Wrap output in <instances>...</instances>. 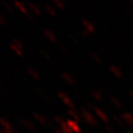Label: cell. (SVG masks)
Listing matches in <instances>:
<instances>
[{
    "instance_id": "cell-6",
    "label": "cell",
    "mask_w": 133,
    "mask_h": 133,
    "mask_svg": "<svg viewBox=\"0 0 133 133\" xmlns=\"http://www.w3.org/2000/svg\"><path fill=\"white\" fill-rule=\"evenodd\" d=\"M94 111H95V114H97V116L99 117V118L102 120V121H104L105 123L108 124V121H109V117H108V115H107V114H105V111L103 110L102 109H100V108H97L96 107L95 109H94Z\"/></svg>"
},
{
    "instance_id": "cell-14",
    "label": "cell",
    "mask_w": 133,
    "mask_h": 133,
    "mask_svg": "<svg viewBox=\"0 0 133 133\" xmlns=\"http://www.w3.org/2000/svg\"><path fill=\"white\" fill-rule=\"evenodd\" d=\"M14 4H15V6H16V7H17V8L22 12V13H24V14H26V15L29 14L28 10H27V8L25 7V5H24L23 2H20V1H14Z\"/></svg>"
},
{
    "instance_id": "cell-7",
    "label": "cell",
    "mask_w": 133,
    "mask_h": 133,
    "mask_svg": "<svg viewBox=\"0 0 133 133\" xmlns=\"http://www.w3.org/2000/svg\"><path fill=\"white\" fill-rule=\"evenodd\" d=\"M0 124H1V126H2V129H4V130H8V131H13V132H15V133H18V131L8 122V120H6V119L3 118V117L0 118Z\"/></svg>"
},
{
    "instance_id": "cell-17",
    "label": "cell",
    "mask_w": 133,
    "mask_h": 133,
    "mask_svg": "<svg viewBox=\"0 0 133 133\" xmlns=\"http://www.w3.org/2000/svg\"><path fill=\"white\" fill-rule=\"evenodd\" d=\"M59 129H60V130H61L63 133H74L71 130V128H70V127L67 125L66 121H65L64 123L60 124V126H59Z\"/></svg>"
},
{
    "instance_id": "cell-38",
    "label": "cell",
    "mask_w": 133,
    "mask_h": 133,
    "mask_svg": "<svg viewBox=\"0 0 133 133\" xmlns=\"http://www.w3.org/2000/svg\"><path fill=\"white\" fill-rule=\"evenodd\" d=\"M0 133H5L4 130H3V129H1V130H0Z\"/></svg>"
},
{
    "instance_id": "cell-4",
    "label": "cell",
    "mask_w": 133,
    "mask_h": 133,
    "mask_svg": "<svg viewBox=\"0 0 133 133\" xmlns=\"http://www.w3.org/2000/svg\"><path fill=\"white\" fill-rule=\"evenodd\" d=\"M15 119H17L20 123L22 124L23 126H25L27 129H29L30 131H33V132L36 131V126L34 125V123H32V121H30V120L26 118H19V117H17V118L15 117Z\"/></svg>"
},
{
    "instance_id": "cell-8",
    "label": "cell",
    "mask_w": 133,
    "mask_h": 133,
    "mask_svg": "<svg viewBox=\"0 0 133 133\" xmlns=\"http://www.w3.org/2000/svg\"><path fill=\"white\" fill-rule=\"evenodd\" d=\"M43 35L50 42H52V43L56 42V38H55V36H54V34H53V32L51 30H49V29H43Z\"/></svg>"
},
{
    "instance_id": "cell-25",
    "label": "cell",
    "mask_w": 133,
    "mask_h": 133,
    "mask_svg": "<svg viewBox=\"0 0 133 133\" xmlns=\"http://www.w3.org/2000/svg\"><path fill=\"white\" fill-rule=\"evenodd\" d=\"M12 43H14L15 45H16V46H18L20 49H23V48H23V43H21L20 41H18L17 38H13V39H12Z\"/></svg>"
},
{
    "instance_id": "cell-2",
    "label": "cell",
    "mask_w": 133,
    "mask_h": 133,
    "mask_svg": "<svg viewBox=\"0 0 133 133\" xmlns=\"http://www.w3.org/2000/svg\"><path fill=\"white\" fill-rule=\"evenodd\" d=\"M58 97L60 98L62 100V102L65 104L66 105H68L69 107V109H75V105H74V103L72 102V100L68 97V96L64 93V92H61V91H59L58 92Z\"/></svg>"
},
{
    "instance_id": "cell-3",
    "label": "cell",
    "mask_w": 133,
    "mask_h": 133,
    "mask_svg": "<svg viewBox=\"0 0 133 133\" xmlns=\"http://www.w3.org/2000/svg\"><path fill=\"white\" fill-rule=\"evenodd\" d=\"M120 117L133 130V114L126 112V111H123V112H121V114H120Z\"/></svg>"
},
{
    "instance_id": "cell-39",
    "label": "cell",
    "mask_w": 133,
    "mask_h": 133,
    "mask_svg": "<svg viewBox=\"0 0 133 133\" xmlns=\"http://www.w3.org/2000/svg\"><path fill=\"white\" fill-rule=\"evenodd\" d=\"M130 95H131V97L133 98V91H132V92H130Z\"/></svg>"
},
{
    "instance_id": "cell-20",
    "label": "cell",
    "mask_w": 133,
    "mask_h": 133,
    "mask_svg": "<svg viewBox=\"0 0 133 133\" xmlns=\"http://www.w3.org/2000/svg\"><path fill=\"white\" fill-rule=\"evenodd\" d=\"M110 101H111V103H112L117 109H122V105H121V103L119 102L118 99H116L115 97H110Z\"/></svg>"
},
{
    "instance_id": "cell-34",
    "label": "cell",
    "mask_w": 133,
    "mask_h": 133,
    "mask_svg": "<svg viewBox=\"0 0 133 133\" xmlns=\"http://www.w3.org/2000/svg\"><path fill=\"white\" fill-rule=\"evenodd\" d=\"M0 24L4 25L5 24V20L3 18V15H0Z\"/></svg>"
},
{
    "instance_id": "cell-31",
    "label": "cell",
    "mask_w": 133,
    "mask_h": 133,
    "mask_svg": "<svg viewBox=\"0 0 133 133\" xmlns=\"http://www.w3.org/2000/svg\"><path fill=\"white\" fill-rule=\"evenodd\" d=\"M57 45H58V46L60 48V49H62V50H65V49H66V48H65V45H64L62 43H60V42L57 43Z\"/></svg>"
},
{
    "instance_id": "cell-5",
    "label": "cell",
    "mask_w": 133,
    "mask_h": 133,
    "mask_svg": "<svg viewBox=\"0 0 133 133\" xmlns=\"http://www.w3.org/2000/svg\"><path fill=\"white\" fill-rule=\"evenodd\" d=\"M66 123H67V125H68V126L71 128V130L74 133H82V130H81V128H80V126H79V124H78V122L74 121L73 119H71V118L66 119Z\"/></svg>"
},
{
    "instance_id": "cell-12",
    "label": "cell",
    "mask_w": 133,
    "mask_h": 133,
    "mask_svg": "<svg viewBox=\"0 0 133 133\" xmlns=\"http://www.w3.org/2000/svg\"><path fill=\"white\" fill-rule=\"evenodd\" d=\"M61 77L64 79L65 82H67L68 84H70V85H73L74 84V79H73V77L70 75V74H68L67 72H61Z\"/></svg>"
},
{
    "instance_id": "cell-19",
    "label": "cell",
    "mask_w": 133,
    "mask_h": 133,
    "mask_svg": "<svg viewBox=\"0 0 133 133\" xmlns=\"http://www.w3.org/2000/svg\"><path fill=\"white\" fill-rule=\"evenodd\" d=\"M92 96H93V98H94L96 101H98V102H101L102 99H103L102 94H101V92H99V91L93 90L92 91Z\"/></svg>"
},
{
    "instance_id": "cell-32",
    "label": "cell",
    "mask_w": 133,
    "mask_h": 133,
    "mask_svg": "<svg viewBox=\"0 0 133 133\" xmlns=\"http://www.w3.org/2000/svg\"><path fill=\"white\" fill-rule=\"evenodd\" d=\"M88 35H89V32H88L87 30H83V31H82V36H83V37H87Z\"/></svg>"
},
{
    "instance_id": "cell-27",
    "label": "cell",
    "mask_w": 133,
    "mask_h": 133,
    "mask_svg": "<svg viewBox=\"0 0 133 133\" xmlns=\"http://www.w3.org/2000/svg\"><path fill=\"white\" fill-rule=\"evenodd\" d=\"M36 90H37V92H38V94H39V95H41V96H42V97H43V99H44V100H45V101H48V96L45 95V93H44V92H43V91L42 90V89H39V88H37Z\"/></svg>"
},
{
    "instance_id": "cell-30",
    "label": "cell",
    "mask_w": 133,
    "mask_h": 133,
    "mask_svg": "<svg viewBox=\"0 0 133 133\" xmlns=\"http://www.w3.org/2000/svg\"><path fill=\"white\" fill-rule=\"evenodd\" d=\"M2 3H3V5L5 6V8H6V9L8 10V11H10V12H12V11H13V9H12V7H11V5H10L9 3L5 2V1H3Z\"/></svg>"
},
{
    "instance_id": "cell-35",
    "label": "cell",
    "mask_w": 133,
    "mask_h": 133,
    "mask_svg": "<svg viewBox=\"0 0 133 133\" xmlns=\"http://www.w3.org/2000/svg\"><path fill=\"white\" fill-rule=\"evenodd\" d=\"M27 16H28V19L30 20V21H34V18H33V16H32V15L28 14Z\"/></svg>"
},
{
    "instance_id": "cell-41",
    "label": "cell",
    "mask_w": 133,
    "mask_h": 133,
    "mask_svg": "<svg viewBox=\"0 0 133 133\" xmlns=\"http://www.w3.org/2000/svg\"><path fill=\"white\" fill-rule=\"evenodd\" d=\"M127 133H133V132H132V131H129V130H128V131H127Z\"/></svg>"
},
{
    "instance_id": "cell-9",
    "label": "cell",
    "mask_w": 133,
    "mask_h": 133,
    "mask_svg": "<svg viewBox=\"0 0 133 133\" xmlns=\"http://www.w3.org/2000/svg\"><path fill=\"white\" fill-rule=\"evenodd\" d=\"M33 116L34 118L36 119V120H38V122L41 124H43V125H44V124H46V122H48V119L44 115H43V114H38V112H34L33 114Z\"/></svg>"
},
{
    "instance_id": "cell-26",
    "label": "cell",
    "mask_w": 133,
    "mask_h": 133,
    "mask_svg": "<svg viewBox=\"0 0 133 133\" xmlns=\"http://www.w3.org/2000/svg\"><path fill=\"white\" fill-rule=\"evenodd\" d=\"M90 55L91 57L93 58V59H95L96 61H97V63H102V59H101L100 57L98 56V54L95 52H90Z\"/></svg>"
},
{
    "instance_id": "cell-21",
    "label": "cell",
    "mask_w": 133,
    "mask_h": 133,
    "mask_svg": "<svg viewBox=\"0 0 133 133\" xmlns=\"http://www.w3.org/2000/svg\"><path fill=\"white\" fill-rule=\"evenodd\" d=\"M44 8H45V10H46V11H48V13L51 15V16H53V17H55V16H56L55 9L53 8L52 6H50V5H45V6H44Z\"/></svg>"
},
{
    "instance_id": "cell-1",
    "label": "cell",
    "mask_w": 133,
    "mask_h": 133,
    "mask_svg": "<svg viewBox=\"0 0 133 133\" xmlns=\"http://www.w3.org/2000/svg\"><path fill=\"white\" fill-rule=\"evenodd\" d=\"M81 115H82V118L85 120V122L91 125V126H97L98 125V122L96 120L95 116L90 112V110L88 109H86L84 107H82L80 109Z\"/></svg>"
},
{
    "instance_id": "cell-16",
    "label": "cell",
    "mask_w": 133,
    "mask_h": 133,
    "mask_svg": "<svg viewBox=\"0 0 133 133\" xmlns=\"http://www.w3.org/2000/svg\"><path fill=\"white\" fill-rule=\"evenodd\" d=\"M27 69H28L29 74L33 77L35 80H39V75H38V71H37L35 68H33L32 66H28V68H27Z\"/></svg>"
},
{
    "instance_id": "cell-11",
    "label": "cell",
    "mask_w": 133,
    "mask_h": 133,
    "mask_svg": "<svg viewBox=\"0 0 133 133\" xmlns=\"http://www.w3.org/2000/svg\"><path fill=\"white\" fill-rule=\"evenodd\" d=\"M109 70H110V72L114 74V76H116L117 78H121V77H122L121 70H120L117 66H115V65H111V66L109 67Z\"/></svg>"
},
{
    "instance_id": "cell-23",
    "label": "cell",
    "mask_w": 133,
    "mask_h": 133,
    "mask_svg": "<svg viewBox=\"0 0 133 133\" xmlns=\"http://www.w3.org/2000/svg\"><path fill=\"white\" fill-rule=\"evenodd\" d=\"M53 4L55 5L57 8H60V9H64L65 8V4L62 2L61 0H53Z\"/></svg>"
},
{
    "instance_id": "cell-29",
    "label": "cell",
    "mask_w": 133,
    "mask_h": 133,
    "mask_svg": "<svg viewBox=\"0 0 133 133\" xmlns=\"http://www.w3.org/2000/svg\"><path fill=\"white\" fill-rule=\"evenodd\" d=\"M41 52H42V54L43 55V57H45L46 59H48V60H50V59H51V57H50V54H49L48 52H46L45 50H42Z\"/></svg>"
},
{
    "instance_id": "cell-40",
    "label": "cell",
    "mask_w": 133,
    "mask_h": 133,
    "mask_svg": "<svg viewBox=\"0 0 133 133\" xmlns=\"http://www.w3.org/2000/svg\"><path fill=\"white\" fill-rule=\"evenodd\" d=\"M130 4L133 5V0H130Z\"/></svg>"
},
{
    "instance_id": "cell-24",
    "label": "cell",
    "mask_w": 133,
    "mask_h": 133,
    "mask_svg": "<svg viewBox=\"0 0 133 133\" xmlns=\"http://www.w3.org/2000/svg\"><path fill=\"white\" fill-rule=\"evenodd\" d=\"M53 119H54V121L55 122H57V123H59V125L62 123H64L66 120L63 118V117H61V116H59V115H55L54 117H53Z\"/></svg>"
},
{
    "instance_id": "cell-33",
    "label": "cell",
    "mask_w": 133,
    "mask_h": 133,
    "mask_svg": "<svg viewBox=\"0 0 133 133\" xmlns=\"http://www.w3.org/2000/svg\"><path fill=\"white\" fill-rule=\"evenodd\" d=\"M87 107H88V108H89V109H94L96 108L95 105H92V104H91L90 102H88V103H87Z\"/></svg>"
},
{
    "instance_id": "cell-36",
    "label": "cell",
    "mask_w": 133,
    "mask_h": 133,
    "mask_svg": "<svg viewBox=\"0 0 133 133\" xmlns=\"http://www.w3.org/2000/svg\"><path fill=\"white\" fill-rule=\"evenodd\" d=\"M54 132H55V133H63L59 128H56V129H55V130H54Z\"/></svg>"
},
{
    "instance_id": "cell-15",
    "label": "cell",
    "mask_w": 133,
    "mask_h": 133,
    "mask_svg": "<svg viewBox=\"0 0 133 133\" xmlns=\"http://www.w3.org/2000/svg\"><path fill=\"white\" fill-rule=\"evenodd\" d=\"M28 7L30 8V10H31L35 15H41L42 14L41 9L38 8V5L34 4V3H28Z\"/></svg>"
},
{
    "instance_id": "cell-18",
    "label": "cell",
    "mask_w": 133,
    "mask_h": 133,
    "mask_svg": "<svg viewBox=\"0 0 133 133\" xmlns=\"http://www.w3.org/2000/svg\"><path fill=\"white\" fill-rule=\"evenodd\" d=\"M9 46H10V48H11V49H12V50L17 54V55H19V56L22 55V49H20L18 46H16L14 43H9Z\"/></svg>"
},
{
    "instance_id": "cell-13",
    "label": "cell",
    "mask_w": 133,
    "mask_h": 133,
    "mask_svg": "<svg viewBox=\"0 0 133 133\" xmlns=\"http://www.w3.org/2000/svg\"><path fill=\"white\" fill-rule=\"evenodd\" d=\"M67 112H68V114L70 115L72 117V119L74 120V121H76V122H79L80 121V116H79V114H77V111L75 110V109H69L68 110H67Z\"/></svg>"
},
{
    "instance_id": "cell-22",
    "label": "cell",
    "mask_w": 133,
    "mask_h": 133,
    "mask_svg": "<svg viewBox=\"0 0 133 133\" xmlns=\"http://www.w3.org/2000/svg\"><path fill=\"white\" fill-rule=\"evenodd\" d=\"M112 119H114V121L116 122V123L118 124L119 126H123V120L121 119V117H118L117 115H115V114H112Z\"/></svg>"
},
{
    "instance_id": "cell-28",
    "label": "cell",
    "mask_w": 133,
    "mask_h": 133,
    "mask_svg": "<svg viewBox=\"0 0 133 133\" xmlns=\"http://www.w3.org/2000/svg\"><path fill=\"white\" fill-rule=\"evenodd\" d=\"M105 129H107V131H108L109 133H115V130H114L109 124H105Z\"/></svg>"
},
{
    "instance_id": "cell-37",
    "label": "cell",
    "mask_w": 133,
    "mask_h": 133,
    "mask_svg": "<svg viewBox=\"0 0 133 133\" xmlns=\"http://www.w3.org/2000/svg\"><path fill=\"white\" fill-rule=\"evenodd\" d=\"M4 130V129H3ZM4 132L5 133H15V132H13V131H8V130H4Z\"/></svg>"
},
{
    "instance_id": "cell-10",
    "label": "cell",
    "mask_w": 133,
    "mask_h": 133,
    "mask_svg": "<svg viewBox=\"0 0 133 133\" xmlns=\"http://www.w3.org/2000/svg\"><path fill=\"white\" fill-rule=\"evenodd\" d=\"M82 24L85 27V30H87L89 33H94L95 28H94V25L92 24L90 21H88L87 19H83L82 20Z\"/></svg>"
}]
</instances>
